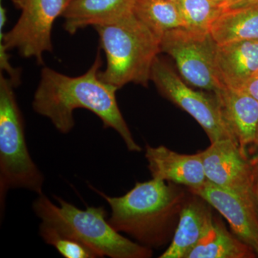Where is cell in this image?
Listing matches in <instances>:
<instances>
[{
    "label": "cell",
    "mask_w": 258,
    "mask_h": 258,
    "mask_svg": "<svg viewBox=\"0 0 258 258\" xmlns=\"http://www.w3.org/2000/svg\"><path fill=\"white\" fill-rule=\"evenodd\" d=\"M102 64L98 52L87 72L77 77L44 68L34 95L32 108L38 114L48 118L55 128L64 134L74 128L75 110L87 109L101 120L105 128H111L119 134L128 151L142 152L117 103L115 93L118 88L100 78Z\"/></svg>",
    "instance_id": "6da1fadb"
},
{
    "label": "cell",
    "mask_w": 258,
    "mask_h": 258,
    "mask_svg": "<svg viewBox=\"0 0 258 258\" xmlns=\"http://www.w3.org/2000/svg\"><path fill=\"white\" fill-rule=\"evenodd\" d=\"M174 183L154 179L137 182L121 197H110L92 188L109 205L108 222L139 244L158 248L172 240L186 198Z\"/></svg>",
    "instance_id": "7a4b0ae2"
},
{
    "label": "cell",
    "mask_w": 258,
    "mask_h": 258,
    "mask_svg": "<svg viewBox=\"0 0 258 258\" xmlns=\"http://www.w3.org/2000/svg\"><path fill=\"white\" fill-rule=\"evenodd\" d=\"M54 198L58 205L52 203L43 194L38 195L32 205L41 223L79 241L98 257H152V249L123 237L112 227L103 207L81 210L63 199Z\"/></svg>",
    "instance_id": "3957f363"
},
{
    "label": "cell",
    "mask_w": 258,
    "mask_h": 258,
    "mask_svg": "<svg viewBox=\"0 0 258 258\" xmlns=\"http://www.w3.org/2000/svg\"><path fill=\"white\" fill-rule=\"evenodd\" d=\"M106 57L100 78L115 87L128 83L147 86L153 64L161 50V38L134 12L113 23L94 27Z\"/></svg>",
    "instance_id": "277c9868"
},
{
    "label": "cell",
    "mask_w": 258,
    "mask_h": 258,
    "mask_svg": "<svg viewBox=\"0 0 258 258\" xmlns=\"http://www.w3.org/2000/svg\"><path fill=\"white\" fill-rule=\"evenodd\" d=\"M15 84L0 74V203L4 209L8 190L25 189L42 195L44 178L32 160Z\"/></svg>",
    "instance_id": "5b68a950"
},
{
    "label": "cell",
    "mask_w": 258,
    "mask_h": 258,
    "mask_svg": "<svg viewBox=\"0 0 258 258\" xmlns=\"http://www.w3.org/2000/svg\"><path fill=\"white\" fill-rule=\"evenodd\" d=\"M151 80L163 96L198 121L211 143L223 139H232L237 142L224 119L216 96L189 87L159 56L153 64Z\"/></svg>",
    "instance_id": "8992f818"
},
{
    "label": "cell",
    "mask_w": 258,
    "mask_h": 258,
    "mask_svg": "<svg viewBox=\"0 0 258 258\" xmlns=\"http://www.w3.org/2000/svg\"><path fill=\"white\" fill-rule=\"evenodd\" d=\"M160 45L161 52L175 61L186 83L214 93L221 88L215 71L217 44L210 32L173 29L163 34Z\"/></svg>",
    "instance_id": "52a82bcc"
},
{
    "label": "cell",
    "mask_w": 258,
    "mask_h": 258,
    "mask_svg": "<svg viewBox=\"0 0 258 258\" xmlns=\"http://www.w3.org/2000/svg\"><path fill=\"white\" fill-rule=\"evenodd\" d=\"M21 10L20 18L7 33L0 30V42L8 50L16 49L25 58L33 57L44 64L45 52H52V26L62 16L67 0H12Z\"/></svg>",
    "instance_id": "ba28073f"
},
{
    "label": "cell",
    "mask_w": 258,
    "mask_h": 258,
    "mask_svg": "<svg viewBox=\"0 0 258 258\" xmlns=\"http://www.w3.org/2000/svg\"><path fill=\"white\" fill-rule=\"evenodd\" d=\"M201 153L208 181L256 201L254 167L237 142L232 139L217 141Z\"/></svg>",
    "instance_id": "9c48e42d"
},
{
    "label": "cell",
    "mask_w": 258,
    "mask_h": 258,
    "mask_svg": "<svg viewBox=\"0 0 258 258\" xmlns=\"http://www.w3.org/2000/svg\"><path fill=\"white\" fill-rule=\"evenodd\" d=\"M190 191L220 212L237 237L255 251L258 242L257 202L244 198L208 181L200 189Z\"/></svg>",
    "instance_id": "30bf717a"
},
{
    "label": "cell",
    "mask_w": 258,
    "mask_h": 258,
    "mask_svg": "<svg viewBox=\"0 0 258 258\" xmlns=\"http://www.w3.org/2000/svg\"><path fill=\"white\" fill-rule=\"evenodd\" d=\"M145 157L152 178L187 186L189 191L201 188L208 181L201 152L182 154L164 146H146Z\"/></svg>",
    "instance_id": "8fae6325"
},
{
    "label": "cell",
    "mask_w": 258,
    "mask_h": 258,
    "mask_svg": "<svg viewBox=\"0 0 258 258\" xmlns=\"http://www.w3.org/2000/svg\"><path fill=\"white\" fill-rule=\"evenodd\" d=\"M215 66L220 86L242 89L258 74V40L217 45Z\"/></svg>",
    "instance_id": "7c38bea8"
},
{
    "label": "cell",
    "mask_w": 258,
    "mask_h": 258,
    "mask_svg": "<svg viewBox=\"0 0 258 258\" xmlns=\"http://www.w3.org/2000/svg\"><path fill=\"white\" fill-rule=\"evenodd\" d=\"M222 115L242 152L254 143L258 126V101L240 89L221 86L215 93Z\"/></svg>",
    "instance_id": "4fadbf2b"
},
{
    "label": "cell",
    "mask_w": 258,
    "mask_h": 258,
    "mask_svg": "<svg viewBox=\"0 0 258 258\" xmlns=\"http://www.w3.org/2000/svg\"><path fill=\"white\" fill-rule=\"evenodd\" d=\"M205 203L198 195L186 198L170 244L159 258H186L197 245L214 220Z\"/></svg>",
    "instance_id": "5bb4252c"
},
{
    "label": "cell",
    "mask_w": 258,
    "mask_h": 258,
    "mask_svg": "<svg viewBox=\"0 0 258 258\" xmlns=\"http://www.w3.org/2000/svg\"><path fill=\"white\" fill-rule=\"evenodd\" d=\"M135 0H72L62 17L71 35L80 29L113 23L133 13Z\"/></svg>",
    "instance_id": "9a60e30c"
},
{
    "label": "cell",
    "mask_w": 258,
    "mask_h": 258,
    "mask_svg": "<svg viewBox=\"0 0 258 258\" xmlns=\"http://www.w3.org/2000/svg\"><path fill=\"white\" fill-rule=\"evenodd\" d=\"M210 33L218 45L258 40V4L222 11Z\"/></svg>",
    "instance_id": "2e32d148"
},
{
    "label": "cell",
    "mask_w": 258,
    "mask_h": 258,
    "mask_svg": "<svg viewBox=\"0 0 258 258\" xmlns=\"http://www.w3.org/2000/svg\"><path fill=\"white\" fill-rule=\"evenodd\" d=\"M256 254L252 247L230 233L221 222L213 220L186 258H252Z\"/></svg>",
    "instance_id": "e0dca14e"
},
{
    "label": "cell",
    "mask_w": 258,
    "mask_h": 258,
    "mask_svg": "<svg viewBox=\"0 0 258 258\" xmlns=\"http://www.w3.org/2000/svg\"><path fill=\"white\" fill-rule=\"evenodd\" d=\"M134 15L157 36L173 29L184 28L176 3L168 0H135Z\"/></svg>",
    "instance_id": "ac0fdd59"
},
{
    "label": "cell",
    "mask_w": 258,
    "mask_h": 258,
    "mask_svg": "<svg viewBox=\"0 0 258 258\" xmlns=\"http://www.w3.org/2000/svg\"><path fill=\"white\" fill-rule=\"evenodd\" d=\"M184 28L196 32H210V26L222 10L215 0H177Z\"/></svg>",
    "instance_id": "d6986e66"
},
{
    "label": "cell",
    "mask_w": 258,
    "mask_h": 258,
    "mask_svg": "<svg viewBox=\"0 0 258 258\" xmlns=\"http://www.w3.org/2000/svg\"><path fill=\"white\" fill-rule=\"evenodd\" d=\"M40 235L45 243L55 247L66 258H96L98 256L87 246L69 236L60 233L50 226L41 223Z\"/></svg>",
    "instance_id": "ffe728a7"
},
{
    "label": "cell",
    "mask_w": 258,
    "mask_h": 258,
    "mask_svg": "<svg viewBox=\"0 0 258 258\" xmlns=\"http://www.w3.org/2000/svg\"><path fill=\"white\" fill-rule=\"evenodd\" d=\"M8 50L4 45L0 42V67L2 72L6 71L10 76V79L13 81L15 86H18L20 83V71L15 69L10 62V56Z\"/></svg>",
    "instance_id": "44dd1931"
},
{
    "label": "cell",
    "mask_w": 258,
    "mask_h": 258,
    "mask_svg": "<svg viewBox=\"0 0 258 258\" xmlns=\"http://www.w3.org/2000/svg\"><path fill=\"white\" fill-rule=\"evenodd\" d=\"M258 4V0H223L220 4L222 11Z\"/></svg>",
    "instance_id": "7402d4cb"
},
{
    "label": "cell",
    "mask_w": 258,
    "mask_h": 258,
    "mask_svg": "<svg viewBox=\"0 0 258 258\" xmlns=\"http://www.w3.org/2000/svg\"><path fill=\"white\" fill-rule=\"evenodd\" d=\"M240 90L248 93L258 101V74Z\"/></svg>",
    "instance_id": "603a6c76"
},
{
    "label": "cell",
    "mask_w": 258,
    "mask_h": 258,
    "mask_svg": "<svg viewBox=\"0 0 258 258\" xmlns=\"http://www.w3.org/2000/svg\"><path fill=\"white\" fill-rule=\"evenodd\" d=\"M7 20L6 10L3 6L0 8V30H3Z\"/></svg>",
    "instance_id": "cb8c5ba5"
},
{
    "label": "cell",
    "mask_w": 258,
    "mask_h": 258,
    "mask_svg": "<svg viewBox=\"0 0 258 258\" xmlns=\"http://www.w3.org/2000/svg\"><path fill=\"white\" fill-rule=\"evenodd\" d=\"M257 146L258 151V126L257 128V132H256L255 139H254V143ZM254 175H255V181H258V155L257 159H256V162L254 164Z\"/></svg>",
    "instance_id": "d4e9b609"
},
{
    "label": "cell",
    "mask_w": 258,
    "mask_h": 258,
    "mask_svg": "<svg viewBox=\"0 0 258 258\" xmlns=\"http://www.w3.org/2000/svg\"><path fill=\"white\" fill-rule=\"evenodd\" d=\"M255 197H256V202H257V211H258V181H256V184H255Z\"/></svg>",
    "instance_id": "484cf974"
},
{
    "label": "cell",
    "mask_w": 258,
    "mask_h": 258,
    "mask_svg": "<svg viewBox=\"0 0 258 258\" xmlns=\"http://www.w3.org/2000/svg\"><path fill=\"white\" fill-rule=\"evenodd\" d=\"M255 252L256 254H257V255H258V242L257 244V247H256Z\"/></svg>",
    "instance_id": "4316f807"
},
{
    "label": "cell",
    "mask_w": 258,
    "mask_h": 258,
    "mask_svg": "<svg viewBox=\"0 0 258 258\" xmlns=\"http://www.w3.org/2000/svg\"><path fill=\"white\" fill-rule=\"evenodd\" d=\"M215 1H216L217 3H218L219 4H220V3H221L223 0H215Z\"/></svg>",
    "instance_id": "83f0119b"
},
{
    "label": "cell",
    "mask_w": 258,
    "mask_h": 258,
    "mask_svg": "<svg viewBox=\"0 0 258 258\" xmlns=\"http://www.w3.org/2000/svg\"><path fill=\"white\" fill-rule=\"evenodd\" d=\"M168 1L173 2V3H176L177 0H168Z\"/></svg>",
    "instance_id": "f1b7e54d"
},
{
    "label": "cell",
    "mask_w": 258,
    "mask_h": 258,
    "mask_svg": "<svg viewBox=\"0 0 258 258\" xmlns=\"http://www.w3.org/2000/svg\"><path fill=\"white\" fill-rule=\"evenodd\" d=\"M71 1H72V0H67L68 4H69V3H71Z\"/></svg>",
    "instance_id": "f546056e"
}]
</instances>
